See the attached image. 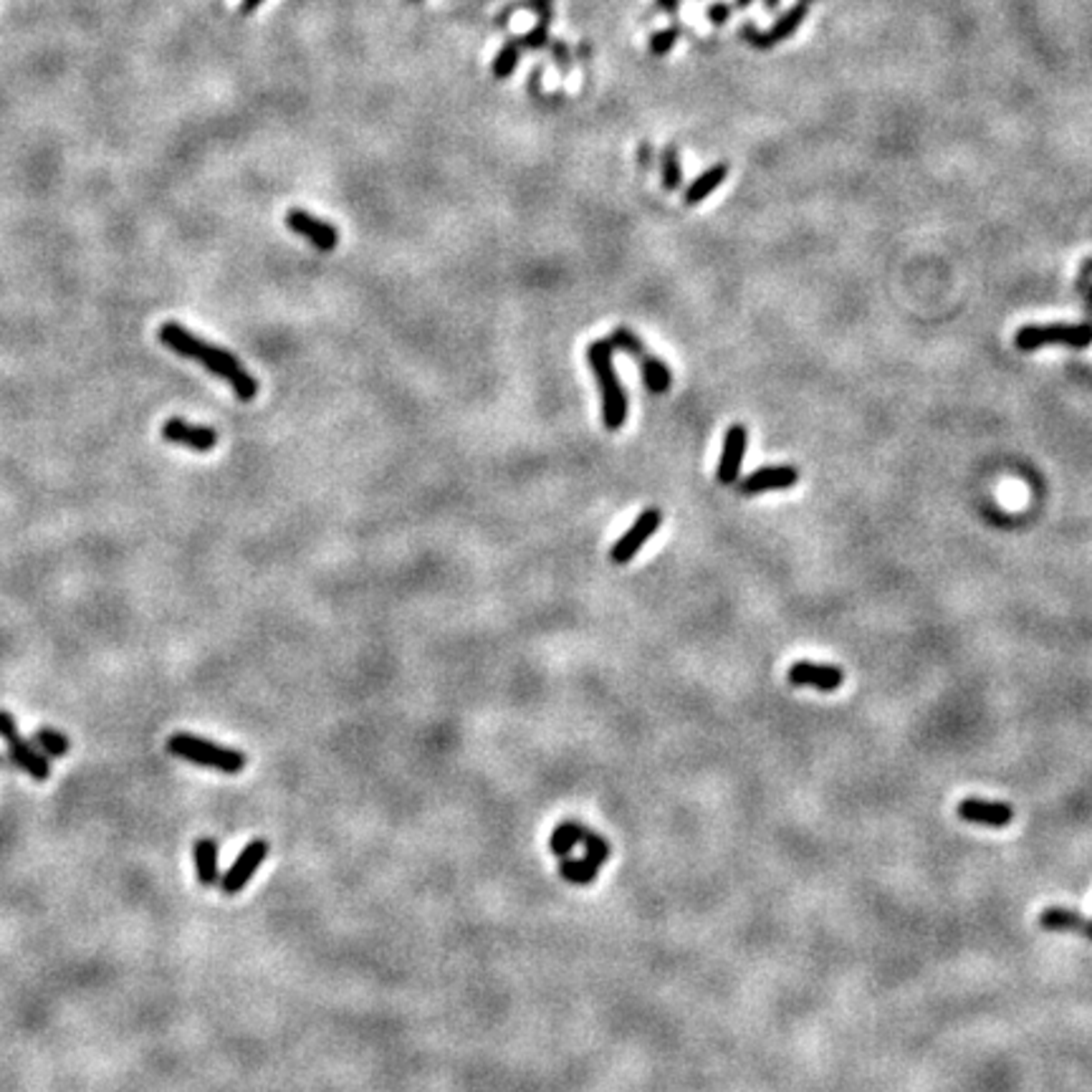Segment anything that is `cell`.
<instances>
[{
  "mask_svg": "<svg viewBox=\"0 0 1092 1092\" xmlns=\"http://www.w3.org/2000/svg\"><path fill=\"white\" fill-rule=\"evenodd\" d=\"M157 337H160V342L165 344L167 349H172L175 355L185 356V359H195L197 365L208 369L210 375H215V377L228 382V385L233 387L238 400L248 403V400H253L258 394L256 377L248 375V369L243 367V365L238 362V356L231 355L228 349H221V347H215V344L200 339V337H195L193 332H187L183 324H177V321H165L160 327V332H157Z\"/></svg>",
  "mask_w": 1092,
  "mask_h": 1092,
  "instance_id": "6da1fadb",
  "label": "cell"
},
{
  "mask_svg": "<svg viewBox=\"0 0 1092 1092\" xmlns=\"http://www.w3.org/2000/svg\"><path fill=\"white\" fill-rule=\"evenodd\" d=\"M614 347L610 339H594L589 344V367L597 377L602 397V423L607 430H620L627 420V394L614 372Z\"/></svg>",
  "mask_w": 1092,
  "mask_h": 1092,
  "instance_id": "7a4b0ae2",
  "label": "cell"
},
{
  "mask_svg": "<svg viewBox=\"0 0 1092 1092\" xmlns=\"http://www.w3.org/2000/svg\"><path fill=\"white\" fill-rule=\"evenodd\" d=\"M167 751H170L172 756H177V759L190 761V764H200V766H208V769H215V772L223 774L243 772V766L248 764L243 751L231 749V746H221V744H215V741L193 736V734H183V731H180V734H172V736L167 738Z\"/></svg>",
  "mask_w": 1092,
  "mask_h": 1092,
  "instance_id": "3957f363",
  "label": "cell"
},
{
  "mask_svg": "<svg viewBox=\"0 0 1092 1092\" xmlns=\"http://www.w3.org/2000/svg\"><path fill=\"white\" fill-rule=\"evenodd\" d=\"M1014 344L1021 352H1034L1049 344L1085 349L1092 344V324H1052V327H1034L1027 324L1014 334Z\"/></svg>",
  "mask_w": 1092,
  "mask_h": 1092,
  "instance_id": "277c9868",
  "label": "cell"
},
{
  "mask_svg": "<svg viewBox=\"0 0 1092 1092\" xmlns=\"http://www.w3.org/2000/svg\"><path fill=\"white\" fill-rule=\"evenodd\" d=\"M0 738L8 744V754H11L13 764L25 772L31 779L36 782H46L51 776L49 756L41 749H36L28 738L21 736V728L15 726V718L11 713L0 708Z\"/></svg>",
  "mask_w": 1092,
  "mask_h": 1092,
  "instance_id": "5b68a950",
  "label": "cell"
},
{
  "mask_svg": "<svg viewBox=\"0 0 1092 1092\" xmlns=\"http://www.w3.org/2000/svg\"><path fill=\"white\" fill-rule=\"evenodd\" d=\"M810 0H799L786 13L779 15V21L769 28V31H759L756 25H741L738 28V38L746 41L749 46L759 51H769L774 46H779L782 41H789L799 31V25L807 21L810 15Z\"/></svg>",
  "mask_w": 1092,
  "mask_h": 1092,
  "instance_id": "8992f818",
  "label": "cell"
},
{
  "mask_svg": "<svg viewBox=\"0 0 1092 1092\" xmlns=\"http://www.w3.org/2000/svg\"><path fill=\"white\" fill-rule=\"evenodd\" d=\"M660 524H663L660 508H645V511L635 518V524L627 528L620 539L614 541V546L610 549V559H612L614 565H627V562H632V559L638 556L640 549L648 544V539L655 537V531L660 528Z\"/></svg>",
  "mask_w": 1092,
  "mask_h": 1092,
  "instance_id": "52a82bcc",
  "label": "cell"
},
{
  "mask_svg": "<svg viewBox=\"0 0 1092 1092\" xmlns=\"http://www.w3.org/2000/svg\"><path fill=\"white\" fill-rule=\"evenodd\" d=\"M269 842L266 840H253L251 845L243 847V852L235 858V862L231 865V870L225 872L221 878V888L225 896H235V893H241L243 888H246L248 883H251V878L256 875V870L263 865V859L269 858Z\"/></svg>",
  "mask_w": 1092,
  "mask_h": 1092,
  "instance_id": "ba28073f",
  "label": "cell"
},
{
  "mask_svg": "<svg viewBox=\"0 0 1092 1092\" xmlns=\"http://www.w3.org/2000/svg\"><path fill=\"white\" fill-rule=\"evenodd\" d=\"M162 438L172 445H183L195 453H210L218 445V432L208 425H195L183 418H170L162 425Z\"/></svg>",
  "mask_w": 1092,
  "mask_h": 1092,
  "instance_id": "9c48e42d",
  "label": "cell"
},
{
  "mask_svg": "<svg viewBox=\"0 0 1092 1092\" xmlns=\"http://www.w3.org/2000/svg\"><path fill=\"white\" fill-rule=\"evenodd\" d=\"M286 225H289L296 235L311 241L319 251H334L337 243H339V233H337V228H334L332 223L321 221V218L311 215L307 210H289V213H286Z\"/></svg>",
  "mask_w": 1092,
  "mask_h": 1092,
  "instance_id": "30bf717a",
  "label": "cell"
},
{
  "mask_svg": "<svg viewBox=\"0 0 1092 1092\" xmlns=\"http://www.w3.org/2000/svg\"><path fill=\"white\" fill-rule=\"evenodd\" d=\"M746 445H749L746 425L734 423L731 428L726 430L724 435V448H721V461H718V473H716L718 483H724V486L736 483L738 470H741V461H744V453H746Z\"/></svg>",
  "mask_w": 1092,
  "mask_h": 1092,
  "instance_id": "8fae6325",
  "label": "cell"
},
{
  "mask_svg": "<svg viewBox=\"0 0 1092 1092\" xmlns=\"http://www.w3.org/2000/svg\"><path fill=\"white\" fill-rule=\"evenodd\" d=\"M786 678H789L792 686H814L817 690L832 693V690H837V688L842 686L845 673H842V668H837V665L797 660V663L789 668Z\"/></svg>",
  "mask_w": 1092,
  "mask_h": 1092,
  "instance_id": "7c38bea8",
  "label": "cell"
},
{
  "mask_svg": "<svg viewBox=\"0 0 1092 1092\" xmlns=\"http://www.w3.org/2000/svg\"><path fill=\"white\" fill-rule=\"evenodd\" d=\"M797 480L799 473L794 466H764L754 470L749 479H744L741 493L756 496V493L766 491H784V489H792Z\"/></svg>",
  "mask_w": 1092,
  "mask_h": 1092,
  "instance_id": "4fadbf2b",
  "label": "cell"
},
{
  "mask_svg": "<svg viewBox=\"0 0 1092 1092\" xmlns=\"http://www.w3.org/2000/svg\"><path fill=\"white\" fill-rule=\"evenodd\" d=\"M958 817L966 822L989 824V827H1007L1014 820V810L1004 802H986V799H964L958 804Z\"/></svg>",
  "mask_w": 1092,
  "mask_h": 1092,
  "instance_id": "5bb4252c",
  "label": "cell"
},
{
  "mask_svg": "<svg viewBox=\"0 0 1092 1092\" xmlns=\"http://www.w3.org/2000/svg\"><path fill=\"white\" fill-rule=\"evenodd\" d=\"M728 172H731V165H728V162H716V165H711L706 172H700L698 177L688 185L686 195H683L686 205H698L706 197L713 195V193L726 183Z\"/></svg>",
  "mask_w": 1092,
  "mask_h": 1092,
  "instance_id": "9a60e30c",
  "label": "cell"
},
{
  "mask_svg": "<svg viewBox=\"0 0 1092 1092\" xmlns=\"http://www.w3.org/2000/svg\"><path fill=\"white\" fill-rule=\"evenodd\" d=\"M193 859H195L197 883L200 885H218L221 883V870H218V842L213 837H200L193 847Z\"/></svg>",
  "mask_w": 1092,
  "mask_h": 1092,
  "instance_id": "2e32d148",
  "label": "cell"
},
{
  "mask_svg": "<svg viewBox=\"0 0 1092 1092\" xmlns=\"http://www.w3.org/2000/svg\"><path fill=\"white\" fill-rule=\"evenodd\" d=\"M640 372H642V382L652 394H663L670 390L673 375L670 369L665 367V362H660L658 356L642 355L640 356Z\"/></svg>",
  "mask_w": 1092,
  "mask_h": 1092,
  "instance_id": "e0dca14e",
  "label": "cell"
},
{
  "mask_svg": "<svg viewBox=\"0 0 1092 1092\" xmlns=\"http://www.w3.org/2000/svg\"><path fill=\"white\" fill-rule=\"evenodd\" d=\"M584 830H587V827H582L579 822L559 824V827H556V830L552 832V840H549L554 855H556V858H566V855H572V850L582 842Z\"/></svg>",
  "mask_w": 1092,
  "mask_h": 1092,
  "instance_id": "ac0fdd59",
  "label": "cell"
},
{
  "mask_svg": "<svg viewBox=\"0 0 1092 1092\" xmlns=\"http://www.w3.org/2000/svg\"><path fill=\"white\" fill-rule=\"evenodd\" d=\"M597 872H600V868L594 862H589L587 858H569L566 855V858H562V865H559V875L572 885L594 883Z\"/></svg>",
  "mask_w": 1092,
  "mask_h": 1092,
  "instance_id": "d6986e66",
  "label": "cell"
},
{
  "mask_svg": "<svg viewBox=\"0 0 1092 1092\" xmlns=\"http://www.w3.org/2000/svg\"><path fill=\"white\" fill-rule=\"evenodd\" d=\"M36 746L46 756H56V759H62V756H66L69 754V749H71V741L63 736L59 728H53V726H41V728H36Z\"/></svg>",
  "mask_w": 1092,
  "mask_h": 1092,
  "instance_id": "ffe728a7",
  "label": "cell"
},
{
  "mask_svg": "<svg viewBox=\"0 0 1092 1092\" xmlns=\"http://www.w3.org/2000/svg\"><path fill=\"white\" fill-rule=\"evenodd\" d=\"M518 59H521V46H518V41H508V43H504L501 46V51L496 53V59H493L491 63V74L493 79H499V81H504V79H508V76L514 74L516 66H518Z\"/></svg>",
  "mask_w": 1092,
  "mask_h": 1092,
  "instance_id": "44dd1931",
  "label": "cell"
},
{
  "mask_svg": "<svg viewBox=\"0 0 1092 1092\" xmlns=\"http://www.w3.org/2000/svg\"><path fill=\"white\" fill-rule=\"evenodd\" d=\"M1040 923L1044 928H1052V931H1069V928H1085L1087 926L1082 921V916L1068 908H1047L1040 916Z\"/></svg>",
  "mask_w": 1092,
  "mask_h": 1092,
  "instance_id": "7402d4cb",
  "label": "cell"
},
{
  "mask_svg": "<svg viewBox=\"0 0 1092 1092\" xmlns=\"http://www.w3.org/2000/svg\"><path fill=\"white\" fill-rule=\"evenodd\" d=\"M660 172H663V187L668 193H673L683 183V170H680V157L678 149L673 145H668L663 149V160H660Z\"/></svg>",
  "mask_w": 1092,
  "mask_h": 1092,
  "instance_id": "603a6c76",
  "label": "cell"
},
{
  "mask_svg": "<svg viewBox=\"0 0 1092 1092\" xmlns=\"http://www.w3.org/2000/svg\"><path fill=\"white\" fill-rule=\"evenodd\" d=\"M680 36H683V28H680V25H670V28H663V31L652 33L650 41H648L650 56H655V59L668 56V53L675 49V43L680 41Z\"/></svg>",
  "mask_w": 1092,
  "mask_h": 1092,
  "instance_id": "cb8c5ba5",
  "label": "cell"
},
{
  "mask_svg": "<svg viewBox=\"0 0 1092 1092\" xmlns=\"http://www.w3.org/2000/svg\"><path fill=\"white\" fill-rule=\"evenodd\" d=\"M579 845L584 847V858L589 859V862H594L597 868H600L602 862H607L610 859V842L604 840V837H600L597 832H589V830H584V835H582V842Z\"/></svg>",
  "mask_w": 1092,
  "mask_h": 1092,
  "instance_id": "d4e9b609",
  "label": "cell"
},
{
  "mask_svg": "<svg viewBox=\"0 0 1092 1092\" xmlns=\"http://www.w3.org/2000/svg\"><path fill=\"white\" fill-rule=\"evenodd\" d=\"M610 342H612L614 349H622V352L638 356V359L642 355H648V352H645V344L640 342L638 334L630 332L627 327H617V329L612 332V337H610Z\"/></svg>",
  "mask_w": 1092,
  "mask_h": 1092,
  "instance_id": "484cf974",
  "label": "cell"
},
{
  "mask_svg": "<svg viewBox=\"0 0 1092 1092\" xmlns=\"http://www.w3.org/2000/svg\"><path fill=\"white\" fill-rule=\"evenodd\" d=\"M549 25L552 24H541L534 28V31H528V33H524V36H518L516 41H518V46L527 51H539L544 49L546 43H549Z\"/></svg>",
  "mask_w": 1092,
  "mask_h": 1092,
  "instance_id": "4316f807",
  "label": "cell"
},
{
  "mask_svg": "<svg viewBox=\"0 0 1092 1092\" xmlns=\"http://www.w3.org/2000/svg\"><path fill=\"white\" fill-rule=\"evenodd\" d=\"M734 5H728V3H713V5H708V11H706V15H708V21H711L713 25H724L731 21V15H734Z\"/></svg>",
  "mask_w": 1092,
  "mask_h": 1092,
  "instance_id": "83f0119b",
  "label": "cell"
},
{
  "mask_svg": "<svg viewBox=\"0 0 1092 1092\" xmlns=\"http://www.w3.org/2000/svg\"><path fill=\"white\" fill-rule=\"evenodd\" d=\"M554 59H556V66H559V71L562 74H566L569 71V66H572V56H569V49H566V41H554Z\"/></svg>",
  "mask_w": 1092,
  "mask_h": 1092,
  "instance_id": "f1b7e54d",
  "label": "cell"
},
{
  "mask_svg": "<svg viewBox=\"0 0 1092 1092\" xmlns=\"http://www.w3.org/2000/svg\"><path fill=\"white\" fill-rule=\"evenodd\" d=\"M528 8L539 15L541 24H552V0H528Z\"/></svg>",
  "mask_w": 1092,
  "mask_h": 1092,
  "instance_id": "f546056e",
  "label": "cell"
},
{
  "mask_svg": "<svg viewBox=\"0 0 1092 1092\" xmlns=\"http://www.w3.org/2000/svg\"><path fill=\"white\" fill-rule=\"evenodd\" d=\"M266 0H241V15H251V13H256L261 5H263Z\"/></svg>",
  "mask_w": 1092,
  "mask_h": 1092,
  "instance_id": "4dcf8cb0",
  "label": "cell"
},
{
  "mask_svg": "<svg viewBox=\"0 0 1092 1092\" xmlns=\"http://www.w3.org/2000/svg\"><path fill=\"white\" fill-rule=\"evenodd\" d=\"M650 160H652L650 145H648V142H642V145H640V165H642V167H650L652 165Z\"/></svg>",
  "mask_w": 1092,
  "mask_h": 1092,
  "instance_id": "1f68e13d",
  "label": "cell"
},
{
  "mask_svg": "<svg viewBox=\"0 0 1092 1092\" xmlns=\"http://www.w3.org/2000/svg\"><path fill=\"white\" fill-rule=\"evenodd\" d=\"M658 8H660L663 13H670V15H675L678 8H680V0H658Z\"/></svg>",
  "mask_w": 1092,
  "mask_h": 1092,
  "instance_id": "d6a6232c",
  "label": "cell"
},
{
  "mask_svg": "<svg viewBox=\"0 0 1092 1092\" xmlns=\"http://www.w3.org/2000/svg\"><path fill=\"white\" fill-rule=\"evenodd\" d=\"M751 5H754V0H736V3H734L736 11H744V8H751Z\"/></svg>",
  "mask_w": 1092,
  "mask_h": 1092,
  "instance_id": "836d02e7",
  "label": "cell"
},
{
  "mask_svg": "<svg viewBox=\"0 0 1092 1092\" xmlns=\"http://www.w3.org/2000/svg\"><path fill=\"white\" fill-rule=\"evenodd\" d=\"M761 3H764V11H774L779 5V0H761ZM810 3H814V0H810Z\"/></svg>",
  "mask_w": 1092,
  "mask_h": 1092,
  "instance_id": "e575fe53",
  "label": "cell"
},
{
  "mask_svg": "<svg viewBox=\"0 0 1092 1092\" xmlns=\"http://www.w3.org/2000/svg\"><path fill=\"white\" fill-rule=\"evenodd\" d=\"M1085 935H1087V938H1092V923H1087V926H1085Z\"/></svg>",
  "mask_w": 1092,
  "mask_h": 1092,
  "instance_id": "d590c367",
  "label": "cell"
},
{
  "mask_svg": "<svg viewBox=\"0 0 1092 1092\" xmlns=\"http://www.w3.org/2000/svg\"><path fill=\"white\" fill-rule=\"evenodd\" d=\"M1085 271H1092V261H1087V269Z\"/></svg>",
  "mask_w": 1092,
  "mask_h": 1092,
  "instance_id": "8d00e7d4",
  "label": "cell"
},
{
  "mask_svg": "<svg viewBox=\"0 0 1092 1092\" xmlns=\"http://www.w3.org/2000/svg\"><path fill=\"white\" fill-rule=\"evenodd\" d=\"M413 3H420V0H413Z\"/></svg>",
  "mask_w": 1092,
  "mask_h": 1092,
  "instance_id": "74e56055",
  "label": "cell"
},
{
  "mask_svg": "<svg viewBox=\"0 0 1092 1092\" xmlns=\"http://www.w3.org/2000/svg\"><path fill=\"white\" fill-rule=\"evenodd\" d=\"M1090 301H1092V291H1090Z\"/></svg>",
  "mask_w": 1092,
  "mask_h": 1092,
  "instance_id": "f35d334b",
  "label": "cell"
}]
</instances>
